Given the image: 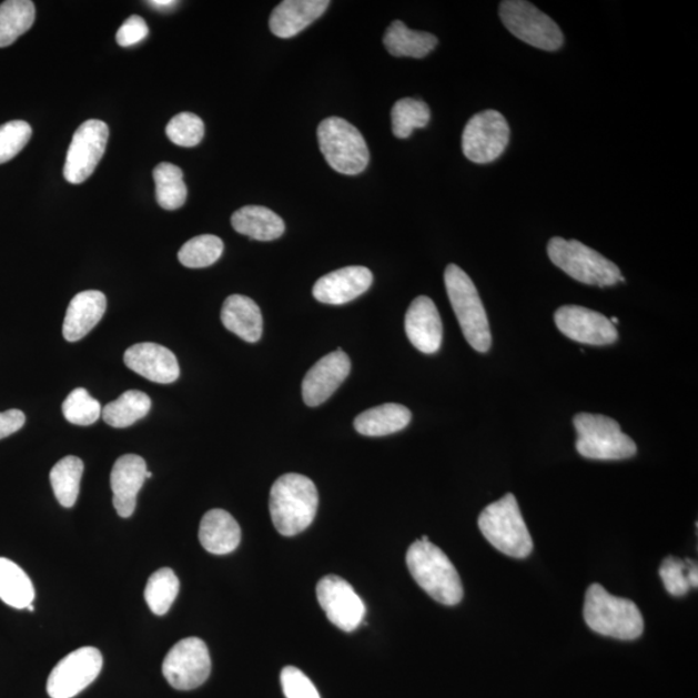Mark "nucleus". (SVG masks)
<instances>
[{
    "label": "nucleus",
    "mask_w": 698,
    "mask_h": 698,
    "mask_svg": "<svg viewBox=\"0 0 698 698\" xmlns=\"http://www.w3.org/2000/svg\"><path fill=\"white\" fill-rule=\"evenodd\" d=\"M317 508L318 492L315 483L307 476L286 474L273 484L270 513L280 535H300L315 520Z\"/></svg>",
    "instance_id": "obj_1"
},
{
    "label": "nucleus",
    "mask_w": 698,
    "mask_h": 698,
    "mask_svg": "<svg viewBox=\"0 0 698 698\" xmlns=\"http://www.w3.org/2000/svg\"><path fill=\"white\" fill-rule=\"evenodd\" d=\"M406 564L414 581L434 600L452 607L464 599V586L456 567L441 547L429 543L427 536L409 547Z\"/></svg>",
    "instance_id": "obj_2"
},
{
    "label": "nucleus",
    "mask_w": 698,
    "mask_h": 698,
    "mask_svg": "<svg viewBox=\"0 0 698 698\" xmlns=\"http://www.w3.org/2000/svg\"><path fill=\"white\" fill-rule=\"evenodd\" d=\"M584 616L587 626L604 637L634 640L645 631V619L637 604L609 594L599 584L588 587Z\"/></svg>",
    "instance_id": "obj_3"
},
{
    "label": "nucleus",
    "mask_w": 698,
    "mask_h": 698,
    "mask_svg": "<svg viewBox=\"0 0 698 698\" xmlns=\"http://www.w3.org/2000/svg\"><path fill=\"white\" fill-rule=\"evenodd\" d=\"M478 528L494 548L512 558L525 559L533 552L530 533L512 493L486 506L478 516Z\"/></svg>",
    "instance_id": "obj_4"
},
{
    "label": "nucleus",
    "mask_w": 698,
    "mask_h": 698,
    "mask_svg": "<svg viewBox=\"0 0 698 698\" xmlns=\"http://www.w3.org/2000/svg\"><path fill=\"white\" fill-rule=\"evenodd\" d=\"M444 281L453 311L469 346L477 352H488L492 346L489 321L473 280L458 265L449 264Z\"/></svg>",
    "instance_id": "obj_5"
},
{
    "label": "nucleus",
    "mask_w": 698,
    "mask_h": 698,
    "mask_svg": "<svg viewBox=\"0 0 698 698\" xmlns=\"http://www.w3.org/2000/svg\"><path fill=\"white\" fill-rule=\"evenodd\" d=\"M550 261L581 284L607 287L624 282L618 266L583 242L554 237L548 242Z\"/></svg>",
    "instance_id": "obj_6"
},
{
    "label": "nucleus",
    "mask_w": 698,
    "mask_h": 698,
    "mask_svg": "<svg viewBox=\"0 0 698 698\" xmlns=\"http://www.w3.org/2000/svg\"><path fill=\"white\" fill-rule=\"evenodd\" d=\"M576 448L588 459L618 461L637 454V444L623 433L614 418L601 414L579 413L576 415Z\"/></svg>",
    "instance_id": "obj_7"
},
{
    "label": "nucleus",
    "mask_w": 698,
    "mask_h": 698,
    "mask_svg": "<svg viewBox=\"0 0 698 698\" xmlns=\"http://www.w3.org/2000/svg\"><path fill=\"white\" fill-rule=\"evenodd\" d=\"M317 138L328 166L344 175H357L371 160V153L361 132L340 117L326 118L320 123Z\"/></svg>",
    "instance_id": "obj_8"
},
{
    "label": "nucleus",
    "mask_w": 698,
    "mask_h": 698,
    "mask_svg": "<svg viewBox=\"0 0 698 698\" xmlns=\"http://www.w3.org/2000/svg\"><path fill=\"white\" fill-rule=\"evenodd\" d=\"M499 16L509 33L520 41L548 52L562 49L564 36L558 23L536 6L524 0H505L499 6Z\"/></svg>",
    "instance_id": "obj_9"
},
{
    "label": "nucleus",
    "mask_w": 698,
    "mask_h": 698,
    "mask_svg": "<svg viewBox=\"0 0 698 698\" xmlns=\"http://www.w3.org/2000/svg\"><path fill=\"white\" fill-rule=\"evenodd\" d=\"M162 672L168 684L178 691H192L210 677L211 657L206 643L185 638L176 643L164 657Z\"/></svg>",
    "instance_id": "obj_10"
},
{
    "label": "nucleus",
    "mask_w": 698,
    "mask_h": 698,
    "mask_svg": "<svg viewBox=\"0 0 698 698\" xmlns=\"http://www.w3.org/2000/svg\"><path fill=\"white\" fill-rule=\"evenodd\" d=\"M509 143V125L497 111L475 114L462 135V151L471 162L485 164L497 161Z\"/></svg>",
    "instance_id": "obj_11"
},
{
    "label": "nucleus",
    "mask_w": 698,
    "mask_h": 698,
    "mask_svg": "<svg viewBox=\"0 0 698 698\" xmlns=\"http://www.w3.org/2000/svg\"><path fill=\"white\" fill-rule=\"evenodd\" d=\"M101 669L103 656L98 648L75 649L54 666L47 680V694L51 698H73L95 681Z\"/></svg>",
    "instance_id": "obj_12"
},
{
    "label": "nucleus",
    "mask_w": 698,
    "mask_h": 698,
    "mask_svg": "<svg viewBox=\"0 0 698 698\" xmlns=\"http://www.w3.org/2000/svg\"><path fill=\"white\" fill-rule=\"evenodd\" d=\"M109 140L108 124L99 120L85 121L74 133L68 149L64 176L70 184L88 180L105 153Z\"/></svg>",
    "instance_id": "obj_13"
},
{
    "label": "nucleus",
    "mask_w": 698,
    "mask_h": 698,
    "mask_svg": "<svg viewBox=\"0 0 698 698\" xmlns=\"http://www.w3.org/2000/svg\"><path fill=\"white\" fill-rule=\"evenodd\" d=\"M316 591L328 621L341 630L351 633L363 624L365 604L346 579L333 575L321 578Z\"/></svg>",
    "instance_id": "obj_14"
},
{
    "label": "nucleus",
    "mask_w": 698,
    "mask_h": 698,
    "mask_svg": "<svg viewBox=\"0 0 698 698\" xmlns=\"http://www.w3.org/2000/svg\"><path fill=\"white\" fill-rule=\"evenodd\" d=\"M555 324L569 340L591 346H608L618 340L609 318L579 305H563L555 312Z\"/></svg>",
    "instance_id": "obj_15"
},
{
    "label": "nucleus",
    "mask_w": 698,
    "mask_h": 698,
    "mask_svg": "<svg viewBox=\"0 0 698 698\" xmlns=\"http://www.w3.org/2000/svg\"><path fill=\"white\" fill-rule=\"evenodd\" d=\"M350 373L351 360L347 353L341 350L328 353L317 361L304 376L302 384L304 403L311 407L324 404L347 380Z\"/></svg>",
    "instance_id": "obj_16"
},
{
    "label": "nucleus",
    "mask_w": 698,
    "mask_h": 698,
    "mask_svg": "<svg viewBox=\"0 0 698 698\" xmlns=\"http://www.w3.org/2000/svg\"><path fill=\"white\" fill-rule=\"evenodd\" d=\"M372 284L373 273L366 266H346L321 277L313 286V296L324 304L342 305L366 293Z\"/></svg>",
    "instance_id": "obj_17"
},
{
    "label": "nucleus",
    "mask_w": 698,
    "mask_h": 698,
    "mask_svg": "<svg viewBox=\"0 0 698 698\" xmlns=\"http://www.w3.org/2000/svg\"><path fill=\"white\" fill-rule=\"evenodd\" d=\"M123 360L130 371L154 383H174L180 375L175 353L160 344H135L124 352Z\"/></svg>",
    "instance_id": "obj_18"
},
{
    "label": "nucleus",
    "mask_w": 698,
    "mask_h": 698,
    "mask_svg": "<svg viewBox=\"0 0 698 698\" xmlns=\"http://www.w3.org/2000/svg\"><path fill=\"white\" fill-rule=\"evenodd\" d=\"M405 332L413 346L427 355L442 347L443 323L436 304L428 296L414 300L405 316Z\"/></svg>",
    "instance_id": "obj_19"
},
{
    "label": "nucleus",
    "mask_w": 698,
    "mask_h": 698,
    "mask_svg": "<svg viewBox=\"0 0 698 698\" xmlns=\"http://www.w3.org/2000/svg\"><path fill=\"white\" fill-rule=\"evenodd\" d=\"M146 462L136 454H124L118 458L111 475L113 505L124 519L135 513L138 493L146 480Z\"/></svg>",
    "instance_id": "obj_20"
},
{
    "label": "nucleus",
    "mask_w": 698,
    "mask_h": 698,
    "mask_svg": "<svg viewBox=\"0 0 698 698\" xmlns=\"http://www.w3.org/2000/svg\"><path fill=\"white\" fill-rule=\"evenodd\" d=\"M328 6L327 0H285L271 14V31L279 38H293L320 19Z\"/></svg>",
    "instance_id": "obj_21"
},
{
    "label": "nucleus",
    "mask_w": 698,
    "mask_h": 698,
    "mask_svg": "<svg viewBox=\"0 0 698 698\" xmlns=\"http://www.w3.org/2000/svg\"><path fill=\"white\" fill-rule=\"evenodd\" d=\"M107 311V296L98 290L77 294L70 302L62 334L68 342L84 338L95 327Z\"/></svg>",
    "instance_id": "obj_22"
},
{
    "label": "nucleus",
    "mask_w": 698,
    "mask_h": 698,
    "mask_svg": "<svg viewBox=\"0 0 698 698\" xmlns=\"http://www.w3.org/2000/svg\"><path fill=\"white\" fill-rule=\"evenodd\" d=\"M200 543L210 554H231L241 543V528L234 517L225 509L215 508L202 517Z\"/></svg>",
    "instance_id": "obj_23"
},
{
    "label": "nucleus",
    "mask_w": 698,
    "mask_h": 698,
    "mask_svg": "<svg viewBox=\"0 0 698 698\" xmlns=\"http://www.w3.org/2000/svg\"><path fill=\"white\" fill-rule=\"evenodd\" d=\"M222 323L226 331L245 342L255 343L262 338V312L249 296L235 294L226 297L222 310Z\"/></svg>",
    "instance_id": "obj_24"
},
{
    "label": "nucleus",
    "mask_w": 698,
    "mask_h": 698,
    "mask_svg": "<svg viewBox=\"0 0 698 698\" xmlns=\"http://www.w3.org/2000/svg\"><path fill=\"white\" fill-rule=\"evenodd\" d=\"M232 226L235 232L256 241L277 240L285 232L284 221L263 206H245L235 211Z\"/></svg>",
    "instance_id": "obj_25"
},
{
    "label": "nucleus",
    "mask_w": 698,
    "mask_h": 698,
    "mask_svg": "<svg viewBox=\"0 0 698 698\" xmlns=\"http://www.w3.org/2000/svg\"><path fill=\"white\" fill-rule=\"evenodd\" d=\"M412 421V413L399 404H384L361 413L355 428L364 436H387L404 429Z\"/></svg>",
    "instance_id": "obj_26"
},
{
    "label": "nucleus",
    "mask_w": 698,
    "mask_h": 698,
    "mask_svg": "<svg viewBox=\"0 0 698 698\" xmlns=\"http://www.w3.org/2000/svg\"><path fill=\"white\" fill-rule=\"evenodd\" d=\"M383 43L392 57L423 59L436 49L437 38L426 31L411 30L397 20L388 27Z\"/></svg>",
    "instance_id": "obj_27"
},
{
    "label": "nucleus",
    "mask_w": 698,
    "mask_h": 698,
    "mask_svg": "<svg viewBox=\"0 0 698 698\" xmlns=\"http://www.w3.org/2000/svg\"><path fill=\"white\" fill-rule=\"evenodd\" d=\"M151 407V397L144 392L130 390L113 403H109L101 412V417L113 428H128L133 423L145 418Z\"/></svg>",
    "instance_id": "obj_28"
},
{
    "label": "nucleus",
    "mask_w": 698,
    "mask_h": 698,
    "mask_svg": "<svg viewBox=\"0 0 698 698\" xmlns=\"http://www.w3.org/2000/svg\"><path fill=\"white\" fill-rule=\"evenodd\" d=\"M34 598V586L26 571L10 559L0 558V600L16 609H26Z\"/></svg>",
    "instance_id": "obj_29"
},
{
    "label": "nucleus",
    "mask_w": 698,
    "mask_h": 698,
    "mask_svg": "<svg viewBox=\"0 0 698 698\" xmlns=\"http://www.w3.org/2000/svg\"><path fill=\"white\" fill-rule=\"evenodd\" d=\"M34 21L36 6L30 0H7L0 4V49L18 41Z\"/></svg>",
    "instance_id": "obj_30"
},
{
    "label": "nucleus",
    "mask_w": 698,
    "mask_h": 698,
    "mask_svg": "<svg viewBox=\"0 0 698 698\" xmlns=\"http://www.w3.org/2000/svg\"><path fill=\"white\" fill-rule=\"evenodd\" d=\"M83 461L74 456H68L53 466L50 482L54 497L62 507H73L80 496L81 478L83 475Z\"/></svg>",
    "instance_id": "obj_31"
},
{
    "label": "nucleus",
    "mask_w": 698,
    "mask_h": 698,
    "mask_svg": "<svg viewBox=\"0 0 698 698\" xmlns=\"http://www.w3.org/2000/svg\"><path fill=\"white\" fill-rule=\"evenodd\" d=\"M155 199L159 205L169 211L184 206L186 185L182 169L169 162H162L153 171Z\"/></svg>",
    "instance_id": "obj_32"
},
{
    "label": "nucleus",
    "mask_w": 698,
    "mask_h": 698,
    "mask_svg": "<svg viewBox=\"0 0 698 698\" xmlns=\"http://www.w3.org/2000/svg\"><path fill=\"white\" fill-rule=\"evenodd\" d=\"M180 581L175 571L161 568L149 577L145 587V601L154 615L163 616L170 610L178 598Z\"/></svg>",
    "instance_id": "obj_33"
},
{
    "label": "nucleus",
    "mask_w": 698,
    "mask_h": 698,
    "mask_svg": "<svg viewBox=\"0 0 698 698\" xmlns=\"http://www.w3.org/2000/svg\"><path fill=\"white\" fill-rule=\"evenodd\" d=\"M392 132L398 139H407L415 129L429 123L431 111L425 101L405 98L398 100L391 112Z\"/></svg>",
    "instance_id": "obj_34"
},
{
    "label": "nucleus",
    "mask_w": 698,
    "mask_h": 698,
    "mask_svg": "<svg viewBox=\"0 0 698 698\" xmlns=\"http://www.w3.org/2000/svg\"><path fill=\"white\" fill-rule=\"evenodd\" d=\"M224 243L218 235H198L179 251V261L186 269H206L215 264L223 255Z\"/></svg>",
    "instance_id": "obj_35"
},
{
    "label": "nucleus",
    "mask_w": 698,
    "mask_h": 698,
    "mask_svg": "<svg viewBox=\"0 0 698 698\" xmlns=\"http://www.w3.org/2000/svg\"><path fill=\"white\" fill-rule=\"evenodd\" d=\"M660 576L666 590L678 598L698 586V569L696 563L689 559L669 556L661 564Z\"/></svg>",
    "instance_id": "obj_36"
},
{
    "label": "nucleus",
    "mask_w": 698,
    "mask_h": 698,
    "mask_svg": "<svg viewBox=\"0 0 698 698\" xmlns=\"http://www.w3.org/2000/svg\"><path fill=\"white\" fill-rule=\"evenodd\" d=\"M101 412L103 407L84 388H75L62 404L65 419L77 426L93 425L101 417Z\"/></svg>",
    "instance_id": "obj_37"
},
{
    "label": "nucleus",
    "mask_w": 698,
    "mask_h": 698,
    "mask_svg": "<svg viewBox=\"0 0 698 698\" xmlns=\"http://www.w3.org/2000/svg\"><path fill=\"white\" fill-rule=\"evenodd\" d=\"M166 133L172 143L193 148L199 145L205 136V123L193 113H180L169 122Z\"/></svg>",
    "instance_id": "obj_38"
},
{
    "label": "nucleus",
    "mask_w": 698,
    "mask_h": 698,
    "mask_svg": "<svg viewBox=\"0 0 698 698\" xmlns=\"http://www.w3.org/2000/svg\"><path fill=\"white\" fill-rule=\"evenodd\" d=\"M30 124L26 121H11L0 125V164L14 159L31 138Z\"/></svg>",
    "instance_id": "obj_39"
},
{
    "label": "nucleus",
    "mask_w": 698,
    "mask_h": 698,
    "mask_svg": "<svg viewBox=\"0 0 698 698\" xmlns=\"http://www.w3.org/2000/svg\"><path fill=\"white\" fill-rule=\"evenodd\" d=\"M281 686L286 698H321L311 679L294 666L282 669Z\"/></svg>",
    "instance_id": "obj_40"
},
{
    "label": "nucleus",
    "mask_w": 698,
    "mask_h": 698,
    "mask_svg": "<svg viewBox=\"0 0 698 698\" xmlns=\"http://www.w3.org/2000/svg\"><path fill=\"white\" fill-rule=\"evenodd\" d=\"M149 34L146 22L140 16H130L117 31V43L121 47H131L143 42Z\"/></svg>",
    "instance_id": "obj_41"
},
{
    "label": "nucleus",
    "mask_w": 698,
    "mask_h": 698,
    "mask_svg": "<svg viewBox=\"0 0 698 698\" xmlns=\"http://www.w3.org/2000/svg\"><path fill=\"white\" fill-rule=\"evenodd\" d=\"M26 414L19 409L0 413V441L18 433L26 425Z\"/></svg>",
    "instance_id": "obj_42"
},
{
    "label": "nucleus",
    "mask_w": 698,
    "mask_h": 698,
    "mask_svg": "<svg viewBox=\"0 0 698 698\" xmlns=\"http://www.w3.org/2000/svg\"><path fill=\"white\" fill-rule=\"evenodd\" d=\"M149 4H151L152 8H155V10H171V8H174L178 2H175V0H152V2H149Z\"/></svg>",
    "instance_id": "obj_43"
},
{
    "label": "nucleus",
    "mask_w": 698,
    "mask_h": 698,
    "mask_svg": "<svg viewBox=\"0 0 698 698\" xmlns=\"http://www.w3.org/2000/svg\"><path fill=\"white\" fill-rule=\"evenodd\" d=\"M28 609H29L30 611H34L33 604H30V606L28 607Z\"/></svg>",
    "instance_id": "obj_44"
}]
</instances>
